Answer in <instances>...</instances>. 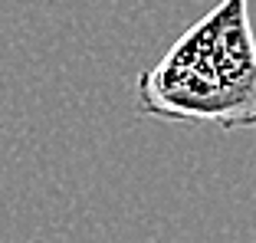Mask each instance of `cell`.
I'll use <instances>...</instances> for the list:
<instances>
[{
  "label": "cell",
  "mask_w": 256,
  "mask_h": 243,
  "mask_svg": "<svg viewBox=\"0 0 256 243\" xmlns=\"http://www.w3.org/2000/svg\"><path fill=\"white\" fill-rule=\"evenodd\" d=\"M138 108L151 118L256 128V33L250 0H220L138 72Z\"/></svg>",
  "instance_id": "obj_1"
}]
</instances>
